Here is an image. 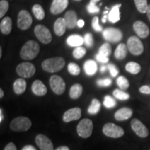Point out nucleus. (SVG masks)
<instances>
[{
    "mask_svg": "<svg viewBox=\"0 0 150 150\" xmlns=\"http://www.w3.org/2000/svg\"><path fill=\"white\" fill-rule=\"evenodd\" d=\"M83 93V87L79 83H75L70 90V97L72 99H77Z\"/></svg>",
    "mask_w": 150,
    "mask_h": 150,
    "instance_id": "27",
    "label": "nucleus"
},
{
    "mask_svg": "<svg viewBox=\"0 0 150 150\" xmlns=\"http://www.w3.org/2000/svg\"><path fill=\"white\" fill-rule=\"evenodd\" d=\"M4 93L3 90L2 89H0V98H2L4 97Z\"/></svg>",
    "mask_w": 150,
    "mask_h": 150,
    "instance_id": "53",
    "label": "nucleus"
},
{
    "mask_svg": "<svg viewBox=\"0 0 150 150\" xmlns=\"http://www.w3.org/2000/svg\"><path fill=\"white\" fill-rule=\"evenodd\" d=\"M50 86L54 93L61 95L65 92V83L61 76L53 75L50 79Z\"/></svg>",
    "mask_w": 150,
    "mask_h": 150,
    "instance_id": "9",
    "label": "nucleus"
},
{
    "mask_svg": "<svg viewBox=\"0 0 150 150\" xmlns=\"http://www.w3.org/2000/svg\"><path fill=\"white\" fill-rule=\"evenodd\" d=\"M108 69L109 70L110 75H111L112 77H115L118 74V73H119V70H118L117 67L115 65L112 64V63H109L108 65Z\"/></svg>",
    "mask_w": 150,
    "mask_h": 150,
    "instance_id": "42",
    "label": "nucleus"
},
{
    "mask_svg": "<svg viewBox=\"0 0 150 150\" xmlns=\"http://www.w3.org/2000/svg\"><path fill=\"white\" fill-rule=\"evenodd\" d=\"M33 93L36 96H44L46 95L47 89L46 86L40 80H35L31 86Z\"/></svg>",
    "mask_w": 150,
    "mask_h": 150,
    "instance_id": "18",
    "label": "nucleus"
},
{
    "mask_svg": "<svg viewBox=\"0 0 150 150\" xmlns=\"http://www.w3.org/2000/svg\"><path fill=\"white\" fill-rule=\"evenodd\" d=\"M22 150H37V149H35L33 145H28L24 146V147L22 149Z\"/></svg>",
    "mask_w": 150,
    "mask_h": 150,
    "instance_id": "46",
    "label": "nucleus"
},
{
    "mask_svg": "<svg viewBox=\"0 0 150 150\" xmlns=\"http://www.w3.org/2000/svg\"><path fill=\"white\" fill-rule=\"evenodd\" d=\"M131 127L137 136L140 138H146L149 135V131L145 125L138 119H133L131 122Z\"/></svg>",
    "mask_w": 150,
    "mask_h": 150,
    "instance_id": "12",
    "label": "nucleus"
},
{
    "mask_svg": "<svg viewBox=\"0 0 150 150\" xmlns=\"http://www.w3.org/2000/svg\"><path fill=\"white\" fill-rule=\"evenodd\" d=\"M33 19L29 11L22 10L18 16V27L21 30H27L32 24Z\"/></svg>",
    "mask_w": 150,
    "mask_h": 150,
    "instance_id": "11",
    "label": "nucleus"
},
{
    "mask_svg": "<svg viewBox=\"0 0 150 150\" xmlns=\"http://www.w3.org/2000/svg\"><path fill=\"white\" fill-rule=\"evenodd\" d=\"M101 108V103L97 99H93L92 100L91 104L88 108V112L91 115H95L98 113Z\"/></svg>",
    "mask_w": 150,
    "mask_h": 150,
    "instance_id": "30",
    "label": "nucleus"
},
{
    "mask_svg": "<svg viewBox=\"0 0 150 150\" xmlns=\"http://www.w3.org/2000/svg\"><path fill=\"white\" fill-rule=\"evenodd\" d=\"M133 28L136 34L141 38H146L149 35V29L145 22L142 21H136L134 22Z\"/></svg>",
    "mask_w": 150,
    "mask_h": 150,
    "instance_id": "14",
    "label": "nucleus"
},
{
    "mask_svg": "<svg viewBox=\"0 0 150 150\" xmlns=\"http://www.w3.org/2000/svg\"><path fill=\"white\" fill-rule=\"evenodd\" d=\"M93 130V123L91 120L83 119L78 124L76 131L79 136L81 138H87L91 136Z\"/></svg>",
    "mask_w": 150,
    "mask_h": 150,
    "instance_id": "4",
    "label": "nucleus"
},
{
    "mask_svg": "<svg viewBox=\"0 0 150 150\" xmlns=\"http://www.w3.org/2000/svg\"><path fill=\"white\" fill-rule=\"evenodd\" d=\"M31 121L24 116H19L11 122L10 128L15 131H27L31 128Z\"/></svg>",
    "mask_w": 150,
    "mask_h": 150,
    "instance_id": "3",
    "label": "nucleus"
},
{
    "mask_svg": "<svg viewBox=\"0 0 150 150\" xmlns=\"http://www.w3.org/2000/svg\"><path fill=\"white\" fill-rule=\"evenodd\" d=\"M84 70L88 76H93L97 72V65L95 61L93 60H88L84 63Z\"/></svg>",
    "mask_w": 150,
    "mask_h": 150,
    "instance_id": "26",
    "label": "nucleus"
},
{
    "mask_svg": "<svg viewBox=\"0 0 150 150\" xmlns=\"http://www.w3.org/2000/svg\"><path fill=\"white\" fill-rule=\"evenodd\" d=\"M121 7V4H117L112 6L111 10L108 13V19L109 22L111 23H116L120 20V8Z\"/></svg>",
    "mask_w": 150,
    "mask_h": 150,
    "instance_id": "22",
    "label": "nucleus"
},
{
    "mask_svg": "<svg viewBox=\"0 0 150 150\" xmlns=\"http://www.w3.org/2000/svg\"><path fill=\"white\" fill-rule=\"evenodd\" d=\"M55 150H70V148H69L67 146H61V147H58L57 149Z\"/></svg>",
    "mask_w": 150,
    "mask_h": 150,
    "instance_id": "48",
    "label": "nucleus"
},
{
    "mask_svg": "<svg viewBox=\"0 0 150 150\" xmlns=\"http://www.w3.org/2000/svg\"><path fill=\"white\" fill-rule=\"evenodd\" d=\"M84 24H85V22H84V21L83 20H78V22H77V26L79 28H82V27H83V26H84Z\"/></svg>",
    "mask_w": 150,
    "mask_h": 150,
    "instance_id": "47",
    "label": "nucleus"
},
{
    "mask_svg": "<svg viewBox=\"0 0 150 150\" xmlns=\"http://www.w3.org/2000/svg\"><path fill=\"white\" fill-rule=\"evenodd\" d=\"M1 55H2V50L1 47H0V57H1Z\"/></svg>",
    "mask_w": 150,
    "mask_h": 150,
    "instance_id": "55",
    "label": "nucleus"
},
{
    "mask_svg": "<svg viewBox=\"0 0 150 150\" xmlns=\"http://www.w3.org/2000/svg\"><path fill=\"white\" fill-rule=\"evenodd\" d=\"M127 50H128V48L125 44L120 43L118 45L115 51V54H114L115 59L120 60V61L125 59L127 57Z\"/></svg>",
    "mask_w": 150,
    "mask_h": 150,
    "instance_id": "25",
    "label": "nucleus"
},
{
    "mask_svg": "<svg viewBox=\"0 0 150 150\" xmlns=\"http://www.w3.org/2000/svg\"><path fill=\"white\" fill-rule=\"evenodd\" d=\"M40 52V45L34 40H29L24 45L20 50V57L24 60L34 59Z\"/></svg>",
    "mask_w": 150,
    "mask_h": 150,
    "instance_id": "1",
    "label": "nucleus"
},
{
    "mask_svg": "<svg viewBox=\"0 0 150 150\" xmlns=\"http://www.w3.org/2000/svg\"><path fill=\"white\" fill-rule=\"evenodd\" d=\"M103 104H104V106L106 108H111L115 107L116 105V102L112 97L109 96V95H106V96L104 97Z\"/></svg>",
    "mask_w": 150,
    "mask_h": 150,
    "instance_id": "37",
    "label": "nucleus"
},
{
    "mask_svg": "<svg viewBox=\"0 0 150 150\" xmlns=\"http://www.w3.org/2000/svg\"><path fill=\"white\" fill-rule=\"evenodd\" d=\"M86 54V50L81 46L77 47L73 51V56L76 59H80L83 58Z\"/></svg>",
    "mask_w": 150,
    "mask_h": 150,
    "instance_id": "35",
    "label": "nucleus"
},
{
    "mask_svg": "<svg viewBox=\"0 0 150 150\" xmlns=\"http://www.w3.org/2000/svg\"><path fill=\"white\" fill-rule=\"evenodd\" d=\"M81 117V110L80 108L75 107L70 108L65 112L63 116V120L65 122H70L74 120H77Z\"/></svg>",
    "mask_w": 150,
    "mask_h": 150,
    "instance_id": "15",
    "label": "nucleus"
},
{
    "mask_svg": "<svg viewBox=\"0 0 150 150\" xmlns=\"http://www.w3.org/2000/svg\"><path fill=\"white\" fill-rule=\"evenodd\" d=\"M95 58H96L97 61L100 62V63H108V61H109L108 57H106V56H103L102 54H97L96 56H95Z\"/></svg>",
    "mask_w": 150,
    "mask_h": 150,
    "instance_id": "44",
    "label": "nucleus"
},
{
    "mask_svg": "<svg viewBox=\"0 0 150 150\" xmlns=\"http://www.w3.org/2000/svg\"><path fill=\"white\" fill-rule=\"evenodd\" d=\"M67 25L64 18H59L56 20L54 24V30L56 35L58 36H62L64 34L66 30Z\"/></svg>",
    "mask_w": 150,
    "mask_h": 150,
    "instance_id": "20",
    "label": "nucleus"
},
{
    "mask_svg": "<svg viewBox=\"0 0 150 150\" xmlns=\"http://www.w3.org/2000/svg\"><path fill=\"white\" fill-rule=\"evenodd\" d=\"M112 53V47L110 46V44H108V42L104 43L103 44L102 46L100 47L99 50L98 54H102L103 56H106V57H108L110 54Z\"/></svg>",
    "mask_w": 150,
    "mask_h": 150,
    "instance_id": "32",
    "label": "nucleus"
},
{
    "mask_svg": "<svg viewBox=\"0 0 150 150\" xmlns=\"http://www.w3.org/2000/svg\"><path fill=\"white\" fill-rule=\"evenodd\" d=\"M65 66V60L61 57H54L45 60L42 63V68L50 73L57 72Z\"/></svg>",
    "mask_w": 150,
    "mask_h": 150,
    "instance_id": "2",
    "label": "nucleus"
},
{
    "mask_svg": "<svg viewBox=\"0 0 150 150\" xmlns=\"http://www.w3.org/2000/svg\"><path fill=\"white\" fill-rule=\"evenodd\" d=\"M133 115V110L130 108L124 107L115 112L114 117L117 121H124L128 120Z\"/></svg>",
    "mask_w": 150,
    "mask_h": 150,
    "instance_id": "19",
    "label": "nucleus"
},
{
    "mask_svg": "<svg viewBox=\"0 0 150 150\" xmlns=\"http://www.w3.org/2000/svg\"><path fill=\"white\" fill-rule=\"evenodd\" d=\"M1 32L4 35H8L12 30V20L9 17H6L0 23Z\"/></svg>",
    "mask_w": 150,
    "mask_h": 150,
    "instance_id": "23",
    "label": "nucleus"
},
{
    "mask_svg": "<svg viewBox=\"0 0 150 150\" xmlns=\"http://www.w3.org/2000/svg\"><path fill=\"white\" fill-rule=\"evenodd\" d=\"M92 27L93 29L97 32H102L104 31L102 27L99 24V18L98 17H94L93 20H92Z\"/></svg>",
    "mask_w": 150,
    "mask_h": 150,
    "instance_id": "39",
    "label": "nucleus"
},
{
    "mask_svg": "<svg viewBox=\"0 0 150 150\" xmlns=\"http://www.w3.org/2000/svg\"><path fill=\"white\" fill-rule=\"evenodd\" d=\"M112 83V81L110 79L106 78L104 79H99L97 80V84L100 87H108L110 86Z\"/></svg>",
    "mask_w": 150,
    "mask_h": 150,
    "instance_id": "41",
    "label": "nucleus"
},
{
    "mask_svg": "<svg viewBox=\"0 0 150 150\" xmlns=\"http://www.w3.org/2000/svg\"><path fill=\"white\" fill-rule=\"evenodd\" d=\"M32 12L35 18L38 20H42L45 18V13L43 8L40 4H35L32 7Z\"/></svg>",
    "mask_w": 150,
    "mask_h": 150,
    "instance_id": "29",
    "label": "nucleus"
},
{
    "mask_svg": "<svg viewBox=\"0 0 150 150\" xmlns=\"http://www.w3.org/2000/svg\"><path fill=\"white\" fill-rule=\"evenodd\" d=\"M84 43L88 47H91L93 45V37L90 33H87L84 35Z\"/></svg>",
    "mask_w": 150,
    "mask_h": 150,
    "instance_id": "40",
    "label": "nucleus"
},
{
    "mask_svg": "<svg viewBox=\"0 0 150 150\" xmlns=\"http://www.w3.org/2000/svg\"><path fill=\"white\" fill-rule=\"evenodd\" d=\"M147 18L149 19V20L150 21V4L149 5V6H148V8H147Z\"/></svg>",
    "mask_w": 150,
    "mask_h": 150,
    "instance_id": "52",
    "label": "nucleus"
},
{
    "mask_svg": "<svg viewBox=\"0 0 150 150\" xmlns=\"http://www.w3.org/2000/svg\"><path fill=\"white\" fill-rule=\"evenodd\" d=\"M135 5L136 8L141 13H147L148 6L147 0H134Z\"/></svg>",
    "mask_w": 150,
    "mask_h": 150,
    "instance_id": "31",
    "label": "nucleus"
},
{
    "mask_svg": "<svg viewBox=\"0 0 150 150\" xmlns=\"http://www.w3.org/2000/svg\"><path fill=\"white\" fill-rule=\"evenodd\" d=\"M128 50L133 55L139 56L144 51V46L140 38L136 36H131L127 40Z\"/></svg>",
    "mask_w": 150,
    "mask_h": 150,
    "instance_id": "7",
    "label": "nucleus"
},
{
    "mask_svg": "<svg viewBox=\"0 0 150 150\" xmlns=\"http://www.w3.org/2000/svg\"><path fill=\"white\" fill-rule=\"evenodd\" d=\"M84 43V38L82 36L77 34L71 35L67 38V44L70 47H77L81 46Z\"/></svg>",
    "mask_w": 150,
    "mask_h": 150,
    "instance_id": "21",
    "label": "nucleus"
},
{
    "mask_svg": "<svg viewBox=\"0 0 150 150\" xmlns=\"http://www.w3.org/2000/svg\"><path fill=\"white\" fill-rule=\"evenodd\" d=\"M64 19L66 22L67 27L69 29H73L77 25V15L74 11L70 10L66 12Z\"/></svg>",
    "mask_w": 150,
    "mask_h": 150,
    "instance_id": "17",
    "label": "nucleus"
},
{
    "mask_svg": "<svg viewBox=\"0 0 150 150\" xmlns=\"http://www.w3.org/2000/svg\"><path fill=\"white\" fill-rule=\"evenodd\" d=\"M117 84L121 90H127L129 87V82L126 77L123 76H119L117 79Z\"/></svg>",
    "mask_w": 150,
    "mask_h": 150,
    "instance_id": "34",
    "label": "nucleus"
},
{
    "mask_svg": "<svg viewBox=\"0 0 150 150\" xmlns=\"http://www.w3.org/2000/svg\"><path fill=\"white\" fill-rule=\"evenodd\" d=\"M107 70H108V65H102V66L101 67V68H100L101 72H105Z\"/></svg>",
    "mask_w": 150,
    "mask_h": 150,
    "instance_id": "49",
    "label": "nucleus"
},
{
    "mask_svg": "<svg viewBox=\"0 0 150 150\" xmlns=\"http://www.w3.org/2000/svg\"><path fill=\"white\" fill-rule=\"evenodd\" d=\"M35 36L43 44H49L52 40V35L50 31L42 24H38L34 29Z\"/></svg>",
    "mask_w": 150,
    "mask_h": 150,
    "instance_id": "5",
    "label": "nucleus"
},
{
    "mask_svg": "<svg viewBox=\"0 0 150 150\" xmlns=\"http://www.w3.org/2000/svg\"><path fill=\"white\" fill-rule=\"evenodd\" d=\"M16 72L21 77L30 78L34 75L35 67L32 63L29 62H24L17 66Z\"/></svg>",
    "mask_w": 150,
    "mask_h": 150,
    "instance_id": "8",
    "label": "nucleus"
},
{
    "mask_svg": "<svg viewBox=\"0 0 150 150\" xmlns=\"http://www.w3.org/2000/svg\"><path fill=\"white\" fill-rule=\"evenodd\" d=\"M102 131L105 136L112 138H120L125 134L124 129L113 123H106L103 127Z\"/></svg>",
    "mask_w": 150,
    "mask_h": 150,
    "instance_id": "6",
    "label": "nucleus"
},
{
    "mask_svg": "<svg viewBox=\"0 0 150 150\" xmlns=\"http://www.w3.org/2000/svg\"><path fill=\"white\" fill-rule=\"evenodd\" d=\"M87 10L90 13H97L99 12V8L96 6V4L90 2L87 6Z\"/></svg>",
    "mask_w": 150,
    "mask_h": 150,
    "instance_id": "43",
    "label": "nucleus"
},
{
    "mask_svg": "<svg viewBox=\"0 0 150 150\" xmlns=\"http://www.w3.org/2000/svg\"><path fill=\"white\" fill-rule=\"evenodd\" d=\"M75 1H81V0H75Z\"/></svg>",
    "mask_w": 150,
    "mask_h": 150,
    "instance_id": "57",
    "label": "nucleus"
},
{
    "mask_svg": "<svg viewBox=\"0 0 150 150\" xmlns=\"http://www.w3.org/2000/svg\"><path fill=\"white\" fill-rule=\"evenodd\" d=\"M35 142L40 150H54L52 140L43 134H38L35 137Z\"/></svg>",
    "mask_w": 150,
    "mask_h": 150,
    "instance_id": "13",
    "label": "nucleus"
},
{
    "mask_svg": "<svg viewBox=\"0 0 150 150\" xmlns=\"http://www.w3.org/2000/svg\"><path fill=\"white\" fill-rule=\"evenodd\" d=\"M125 70L127 72L131 73L132 74H138L141 70V67H140V64L136 62H129L127 64L125 65Z\"/></svg>",
    "mask_w": 150,
    "mask_h": 150,
    "instance_id": "28",
    "label": "nucleus"
},
{
    "mask_svg": "<svg viewBox=\"0 0 150 150\" xmlns=\"http://www.w3.org/2000/svg\"><path fill=\"white\" fill-rule=\"evenodd\" d=\"M103 32V36L106 40L110 42L116 43L120 42L122 39V32L120 29L113 27H109L104 29Z\"/></svg>",
    "mask_w": 150,
    "mask_h": 150,
    "instance_id": "10",
    "label": "nucleus"
},
{
    "mask_svg": "<svg viewBox=\"0 0 150 150\" xmlns=\"http://www.w3.org/2000/svg\"><path fill=\"white\" fill-rule=\"evenodd\" d=\"M67 70L71 74L74 75V76H77L80 74L81 72L79 66L75 63H70L67 66Z\"/></svg>",
    "mask_w": 150,
    "mask_h": 150,
    "instance_id": "36",
    "label": "nucleus"
},
{
    "mask_svg": "<svg viewBox=\"0 0 150 150\" xmlns=\"http://www.w3.org/2000/svg\"><path fill=\"white\" fill-rule=\"evenodd\" d=\"M9 4L6 0H1L0 1V18H2L3 16L6 13L8 10Z\"/></svg>",
    "mask_w": 150,
    "mask_h": 150,
    "instance_id": "38",
    "label": "nucleus"
},
{
    "mask_svg": "<svg viewBox=\"0 0 150 150\" xmlns=\"http://www.w3.org/2000/svg\"><path fill=\"white\" fill-rule=\"evenodd\" d=\"M100 1V0H91V1L90 2L91 3H93V4H96L97 2H98V1Z\"/></svg>",
    "mask_w": 150,
    "mask_h": 150,
    "instance_id": "54",
    "label": "nucleus"
},
{
    "mask_svg": "<svg viewBox=\"0 0 150 150\" xmlns=\"http://www.w3.org/2000/svg\"><path fill=\"white\" fill-rule=\"evenodd\" d=\"M4 150H17V147L13 142H9L6 146Z\"/></svg>",
    "mask_w": 150,
    "mask_h": 150,
    "instance_id": "45",
    "label": "nucleus"
},
{
    "mask_svg": "<svg viewBox=\"0 0 150 150\" xmlns=\"http://www.w3.org/2000/svg\"><path fill=\"white\" fill-rule=\"evenodd\" d=\"M108 19V14H104V16H103L102 18V22L103 23H105V22H106V20H107Z\"/></svg>",
    "mask_w": 150,
    "mask_h": 150,
    "instance_id": "50",
    "label": "nucleus"
},
{
    "mask_svg": "<svg viewBox=\"0 0 150 150\" xmlns=\"http://www.w3.org/2000/svg\"><path fill=\"white\" fill-rule=\"evenodd\" d=\"M68 0H53L51 7H50V12L54 15H58L65 10L68 6Z\"/></svg>",
    "mask_w": 150,
    "mask_h": 150,
    "instance_id": "16",
    "label": "nucleus"
},
{
    "mask_svg": "<svg viewBox=\"0 0 150 150\" xmlns=\"http://www.w3.org/2000/svg\"><path fill=\"white\" fill-rule=\"evenodd\" d=\"M112 94H113L114 97L116 99H120V100H127V99L130 98V96H129L128 93H125V92H124L120 89L115 90V91L112 92Z\"/></svg>",
    "mask_w": 150,
    "mask_h": 150,
    "instance_id": "33",
    "label": "nucleus"
},
{
    "mask_svg": "<svg viewBox=\"0 0 150 150\" xmlns=\"http://www.w3.org/2000/svg\"><path fill=\"white\" fill-rule=\"evenodd\" d=\"M4 115H3V110L2 108H0V122L3 121Z\"/></svg>",
    "mask_w": 150,
    "mask_h": 150,
    "instance_id": "51",
    "label": "nucleus"
},
{
    "mask_svg": "<svg viewBox=\"0 0 150 150\" xmlns=\"http://www.w3.org/2000/svg\"><path fill=\"white\" fill-rule=\"evenodd\" d=\"M27 89V82L24 79L20 78L16 80L13 83V91L17 95H22Z\"/></svg>",
    "mask_w": 150,
    "mask_h": 150,
    "instance_id": "24",
    "label": "nucleus"
},
{
    "mask_svg": "<svg viewBox=\"0 0 150 150\" xmlns=\"http://www.w3.org/2000/svg\"><path fill=\"white\" fill-rule=\"evenodd\" d=\"M149 95H150V85H149Z\"/></svg>",
    "mask_w": 150,
    "mask_h": 150,
    "instance_id": "56",
    "label": "nucleus"
}]
</instances>
